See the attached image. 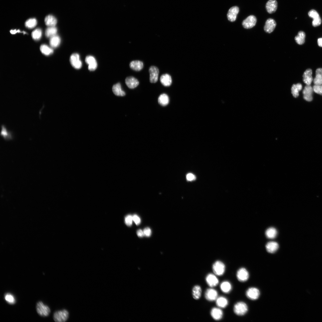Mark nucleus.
Listing matches in <instances>:
<instances>
[{"label": "nucleus", "mask_w": 322, "mask_h": 322, "mask_svg": "<svg viewBox=\"0 0 322 322\" xmlns=\"http://www.w3.org/2000/svg\"><path fill=\"white\" fill-rule=\"evenodd\" d=\"M69 61L71 64L76 69H80L82 67V62L80 60V56L77 54H74L70 57Z\"/></svg>", "instance_id": "423d86ee"}, {"label": "nucleus", "mask_w": 322, "mask_h": 322, "mask_svg": "<svg viewBox=\"0 0 322 322\" xmlns=\"http://www.w3.org/2000/svg\"><path fill=\"white\" fill-rule=\"evenodd\" d=\"M318 43L319 46L322 47V38H319L318 39Z\"/></svg>", "instance_id": "8fccbe9b"}, {"label": "nucleus", "mask_w": 322, "mask_h": 322, "mask_svg": "<svg viewBox=\"0 0 322 322\" xmlns=\"http://www.w3.org/2000/svg\"><path fill=\"white\" fill-rule=\"evenodd\" d=\"M218 294L216 290L213 289H207L205 293L206 299L210 302L216 300L218 298Z\"/></svg>", "instance_id": "9d476101"}, {"label": "nucleus", "mask_w": 322, "mask_h": 322, "mask_svg": "<svg viewBox=\"0 0 322 322\" xmlns=\"http://www.w3.org/2000/svg\"><path fill=\"white\" fill-rule=\"evenodd\" d=\"M1 135L5 140H9L14 138V135L12 131L9 130L5 125H1Z\"/></svg>", "instance_id": "9b49d317"}, {"label": "nucleus", "mask_w": 322, "mask_h": 322, "mask_svg": "<svg viewBox=\"0 0 322 322\" xmlns=\"http://www.w3.org/2000/svg\"><path fill=\"white\" fill-rule=\"evenodd\" d=\"M40 50L43 54L47 56L51 54L54 52L52 48L46 45H41L40 47Z\"/></svg>", "instance_id": "c9c22d12"}, {"label": "nucleus", "mask_w": 322, "mask_h": 322, "mask_svg": "<svg viewBox=\"0 0 322 322\" xmlns=\"http://www.w3.org/2000/svg\"><path fill=\"white\" fill-rule=\"evenodd\" d=\"M232 285L230 283L227 281L223 282L220 285V288L221 291L226 294L229 293L232 289Z\"/></svg>", "instance_id": "bb28decb"}, {"label": "nucleus", "mask_w": 322, "mask_h": 322, "mask_svg": "<svg viewBox=\"0 0 322 322\" xmlns=\"http://www.w3.org/2000/svg\"><path fill=\"white\" fill-rule=\"evenodd\" d=\"M137 234L138 236L140 237H142L145 235L144 232L141 229H139L137 231Z\"/></svg>", "instance_id": "de8ad7c7"}, {"label": "nucleus", "mask_w": 322, "mask_h": 322, "mask_svg": "<svg viewBox=\"0 0 322 322\" xmlns=\"http://www.w3.org/2000/svg\"><path fill=\"white\" fill-rule=\"evenodd\" d=\"M133 220L135 224L137 225L140 224L141 220L139 217L136 214H135L132 216Z\"/></svg>", "instance_id": "c03bdc74"}, {"label": "nucleus", "mask_w": 322, "mask_h": 322, "mask_svg": "<svg viewBox=\"0 0 322 322\" xmlns=\"http://www.w3.org/2000/svg\"><path fill=\"white\" fill-rule=\"evenodd\" d=\"M149 72L150 82L151 83L156 82L158 80L159 74L158 69L156 66H151L149 68Z\"/></svg>", "instance_id": "6e6552de"}, {"label": "nucleus", "mask_w": 322, "mask_h": 322, "mask_svg": "<svg viewBox=\"0 0 322 322\" xmlns=\"http://www.w3.org/2000/svg\"><path fill=\"white\" fill-rule=\"evenodd\" d=\"M202 289L199 285H195L192 289V296L193 298L196 300H198L200 298L202 294Z\"/></svg>", "instance_id": "393cba45"}, {"label": "nucleus", "mask_w": 322, "mask_h": 322, "mask_svg": "<svg viewBox=\"0 0 322 322\" xmlns=\"http://www.w3.org/2000/svg\"><path fill=\"white\" fill-rule=\"evenodd\" d=\"M312 74V70L310 69H307L304 73L303 81L307 85H310L313 80Z\"/></svg>", "instance_id": "6ab92c4d"}, {"label": "nucleus", "mask_w": 322, "mask_h": 322, "mask_svg": "<svg viewBox=\"0 0 322 322\" xmlns=\"http://www.w3.org/2000/svg\"><path fill=\"white\" fill-rule=\"evenodd\" d=\"M277 3L276 0H269L266 5V8L269 14L274 13L277 10Z\"/></svg>", "instance_id": "f3484780"}, {"label": "nucleus", "mask_w": 322, "mask_h": 322, "mask_svg": "<svg viewBox=\"0 0 322 322\" xmlns=\"http://www.w3.org/2000/svg\"><path fill=\"white\" fill-rule=\"evenodd\" d=\"M206 280L208 285L212 288L216 287L219 282V280L216 276L212 274H209L207 275Z\"/></svg>", "instance_id": "1a4fd4ad"}, {"label": "nucleus", "mask_w": 322, "mask_h": 322, "mask_svg": "<svg viewBox=\"0 0 322 322\" xmlns=\"http://www.w3.org/2000/svg\"><path fill=\"white\" fill-rule=\"evenodd\" d=\"M5 299L7 302L10 304H14L16 302V300L14 296L11 293H8L5 295Z\"/></svg>", "instance_id": "4c0bfd02"}, {"label": "nucleus", "mask_w": 322, "mask_h": 322, "mask_svg": "<svg viewBox=\"0 0 322 322\" xmlns=\"http://www.w3.org/2000/svg\"><path fill=\"white\" fill-rule=\"evenodd\" d=\"M313 89L315 93L322 96V85H315L313 87Z\"/></svg>", "instance_id": "79ce46f5"}, {"label": "nucleus", "mask_w": 322, "mask_h": 322, "mask_svg": "<svg viewBox=\"0 0 322 322\" xmlns=\"http://www.w3.org/2000/svg\"><path fill=\"white\" fill-rule=\"evenodd\" d=\"M112 90L114 94L117 96H123L125 95V93L122 90L120 83L114 85L113 86Z\"/></svg>", "instance_id": "a878e982"}, {"label": "nucleus", "mask_w": 322, "mask_h": 322, "mask_svg": "<svg viewBox=\"0 0 322 322\" xmlns=\"http://www.w3.org/2000/svg\"><path fill=\"white\" fill-rule=\"evenodd\" d=\"M42 31L39 28L34 30L32 33L31 35L33 39L35 41L40 40L42 35Z\"/></svg>", "instance_id": "e433bc0d"}, {"label": "nucleus", "mask_w": 322, "mask_h": 322, "mask_svg": "<svg viewBox=\"0 0 322 322\" xmlns=\"http://www.w3.org/2000/svg\"><path fill=\"white\" fill-rule=\"evenodd\" d=\"M133 221L132 216L131 215H128L127 216L125 219V223L128 226H130L132 225Z\"/></svg>", "instance_id": "a19ab883"}, {"label": "nucleus", "mask_w": 322, "mask_h": 322, "mask_svg": "<svg viewBox=\"0 0 322 322\" xmlns=\"http://www.w3.org/2000/svg\"><path fill=\"white\" fill-rule=\"evenodd\" d=\"M212 270L214 274L218 276H221L225 272L226 266L222 262L217 261L213 264Z\"/></svg>", "instance_id": "f257e3e1"}, {"label": "nucleus", "mask_w": 322, "mask_h": 322, "mask_svg": "<svg viewBox=\"0 0 322 322\" xmlns=\"http://www.w3.org/2000/svg\"><path fill=\"white\" fill-rule=\"evenodd\" d=\"M313 91V88L310 85L305 86L303 92L304 99L308 101H311L313 100L312 95Z\"/></svg>", "instance_id": "2eb2a0df"}, {"label": "nucleus", "mask_w": 322, "mask_h": 322, "mask_svg": "<svg viewBox=\"0 0 322 322\" xmlns=\"http://www.w3.org/2000/svg\"><path fill=\"white\" fill-rule=\"evenodd\" d=\"M266 237L268 239H273L275 238L277 235V232L276 229L270 227L268 229L265 233Z\"/></svg>", "instance_id": "c756f323"}, {"label": "nucleus", "mask_w": 322, "mask_h": 322, "mask_svg": "<svg viewBox=\"0 0 322 322\" xmlns=\"http://www.w3.org/2000/svg\"><path fill=\"white\" fill-rule=\"evenodd\" d=\"M36 309L38 313L42 316H47L49 315L50 313V309L49 308L42 302H39L38 303L36 306Z\"/></svg>", "instance_id": "20e7f679"}, {"label": "nucleus", "mask_w": 322, "mask_h": 322, "mask_svg": "<svg viewBox=\"0 0 322 322\" xmlns=\"http://www.w3.org/2000/svg\"><path fill=\"white\" fill-rule=\"evenodd\" d=\"M158 102L161 106H166L169 103V98L168 96L165 94L161 95L158 98Z\"/></svg>", "instance_id": "473e14b6"}, {"label": "nucleus", "mask_w": 322, "mask_h": 322, "mask_svg": "<svg viewBox=\"0 0 322 322\" xmlns=\"http://www.w3.org/2000/svg\"><path fill=\"white\" fill-rule=\"evenodd\" d=\"M144 234L147 237H149L150 236L151 234V229L148 227L145 228L144 231Z\"/></svg>", "instance_id": "a18cd8bd"}, {"label": "nucleus", "mask_w": 322, "mask_h": 322, "mask_svg": "<svg viewBox=\"0 0 322 322\" xmlns=\"http://www.w3.org/2000/svg\"><path fill=\"white\" fill-rule=\"evenodd\" d=\"M279 247L278 243L275 242L271 241L268 242L266 245L267 251L271 253H275Z\"/></svg>", "instance_id": "412c9836"}, {"label": "nucleus", "mask_w": 322, "mask_h": 322, "mask_svg": "<svg viewBox=\"0 0 322 322\" xmlns=\"http://www.w3.org/2000/svg\"><path fill=\"white\" fill-rule=\"evenodd\" d=\"M248 307L247 305L243 302H239L236 303L234 307V313L239 316L245 315L247 312Z\"/></svg>", "instance_id": "f03ea898"}, {"label": "nucleus", "mask_w": 322, "mask_h": 322, "mask_svg": "<svg viewBox=\"0 0 322 322\" xmlns=\"http://www.w3.org/2000/svg\"><path fill=\"white\" fill-rule=\"evenodd\" d=\"M305 33L302 31H300L298 33L297 36L295 37V39L297 43L299 45H301L305 43Z\"/></svg>", "instance_id": "72a5a7b5"}, {"label": "nucleus", "mask_w": 322, "mask_h": 322, "mask_svg": "<svg viewBox=\"0 0 322 322\" xmlns=\"http://www.w3.org/2000/svg\"><path fill=\"white\" fill-rule=\"evenodd\" d=\"M37 24V20L34 18H32L27 20L25 23V26L30 29L34 27Z\"/></svg>", "instance_id": "58836bf2"}, {"label": "nucleus", "mask_w": 322, "mask_h": 322, "mask_svg": "<svg viewBox=\"0 0 322 322\" xmlns=\"http://www.w3.org/2000/svg\"><path fill=\"white\" fill-rule=\"evenodd\" d=\"M321 23V20L320 17L313 20L312 25L314 27H317L320 25Z\"/></svg>", "instance_id": "37998d69"}, {"label": "nucleus", "mask_w": 322, "mask_h": 322, "mask_svg": "<svg viewBox=\"0 0 322 322\" xmlns=\"http://www.w3.org/2000/svg\"><path fill=\"white\" fill-rule=\"evenodd\" d=\"M237 277L238 280L240 282L247 281L249 277V274L247 270L244 268L239 269L237 273Z\"/></svg>", "instance_id": "f8f14e48"}, {"label": "nucleus", "mask_w": 322, "mask_h": 322, "mask_svg": "<svg viewBox=\"0 0 322 322\" xmlns=\"http://www.w3.org/2000/svg\"><path fill=\"white\" fill-rule=\"evenodd\" d=\"M50 38V44L52 48H56L59 45L61 39L58 35H56Z\"/></svg>", "instance_id": "7c9ffc66"}, {"label": "nucleus", "mask_w": 322, "mask_h": 322, "mask_svg": "<svg viewBox=\"0 0 322 322\" xmlns=\"http://www.w3.org/2000/svg\"><path fill=\"white\" fill-rule=\"evenodd\" d=\"M45 22L46 25L48 27H55L57 23L56 19L51 15L46 16L45 18Z\"/></svg>", "instance_id": "c85d7f7f"}, {"label": "nucleus", "mask_w": 322, "mask_h": 322, "mask_svg": "<svg viewBox=\"0 0 322 322\" xmlns=\"http://www.w3.org/2000/svg\"><path fill=\"white\" fill-rule=\"evenodd\" d=\"M239 11V8L237 7H234L231 8L229 10L227 14L228 20L232 22L235 21Z\"/></svg>", "instance_id": "4468645a"}, {"label": "nucleus", "mask_w": 322, "mask_h": 322, "mask_svg": "<svg viewBox=\"0 0 322 322\" xmlns=\"http://www.w3.org/2000/svg\"><path fill=\"white\" fill-rule=\"evenodd\" d=\"M210 314L213 318L216 321L221 320L223 316V312L220 308H213L211 311Z\"/></svg>", "instance_id": "ddd939ff"}, {"label": "nucleus", "mask_w": 322, "mask_h": 322, "mask_svg": "<svg viewBox=\"0 0 322 322\" xmlns=\"http://www.w3.org/2000/svg\"><path fill=\"white\" fill-rule=\"evenodd\" d=\"M260 294V292L258 289L255 288H251L247 291L246 295L248 299L255 300L259 298Z\"/></svg>", "instance_id": "0eeeda50"}, {"label": "nucleus", "mask_w": 322, "mask_h": 322, "mask_svg": "<svg viewBox=\"0 0 322 322\" xmlns=\"http://www.w3.org/2000/svg\"><path fill=\"white\" fill-rule=\"evenodd\" d=\"M257 21V18L255 16L250 15L243 21L242 25L245 28H251L255 26Z\"/></svg>", "instance_id": "39448f33"}, {"label": "nucleus", "mask_w": 322, "mask_h": 322, "mask_svg": "<svg viewBox=\"0 0 322 322\" xmlns=\"http://www.w3.org/2000/svg\"><path fill=\"white\" fill-rule=\"evenodd\" d=\"M69 316L68 311L64 310L55 312L54 315V319L57 322H64L67 320Z\"/></svg>", "instance_id": "7ed1b4c3"}, {"label": "nucleus", "mask_w": 322, "mask_h": 322, "mask_svg": "<svg viewBox=\"0 0 322 322\" xmlns=\"http://www.w3.org/2000/svg\"><path fill=\"white\" fill-rule=\"evenodd\" d=\"M57 30L55 27H49L46 30L45 34L46 37L48 38H51L56 35Z\"/></svg>", "instance_id": "2f4dec72"}, {"label": "nucleus", "mask_w": 322, "mask_h": 322, "mask_svg": "<svg viewBox=\"0 0 322 322\" xmlns=\"http://www.w3.org/2000/svg\"><path fill=\"white\" fill-rule=\"evenodd\" d=\"M316 76L313 82L315 85H322V68L317 69L316 71Z\"/></svg>", "instance_id": "b1692460"}, {"label": "nucleus", "mask_w": 322, "mask_h": 322, "mask_svg": "<svg viewBox=\"0 0 322 322\" xmlns=\"http://www.w3.org/2000/svg\"><path fill=\"white\" fill-rule=\"evenodd\" d=\"M187 178L188 181H192L195 179V177L193 174L189 173L187 175Z\"/></svg>", "instance_id": "49530a36"}, {"label": "nucleus", "mask_w": 322, "mask_h": 322, "mask_svg": "<svg viewBox=\"0 0 322 322\" xmlns=\"http://www.w3.org/2000/svg\"><path fill=\"white\" fill-rule=\"evenodd\" d=\"M276 26V23L274 20L268 19L266 22L264 30L266 32L271 33L274 30Z\"/></svg>", "instance_id": "dca6fc26"}, {"label": "nucleus", "mask_w": 322, "mask_h": 322, "mask_svg": "<svg viewBox=\"0 0 322 322\" xmlns=\"http://www.w3.org/2000/svg\"><path fill=\"white\" fill-rule=\"evenodd\" d=\"M20 32H21L19 30H11L10 31V33H12V34H16V33H20Z\"/></svg>", "instance_id": "09e8293b"}, {"label": "nucleus", "mask_w": 322, "mask_h": 322, "mask_svg": "<svg viewBox=\"0 0 322 322\" xmlns=\"http://www.w3.org/2000/svg\"><path fill=\"white\" fill-rule=\"evenodd\" d=\"M130 66L131 69L134 70L139 71L143 68L144 64L141 61L135 60L132 61L130 63Z\"/></svg>", "instance_id": "5701e85b"}, {"label": "nucleus", "mask_w": 322, "mask_h": 322, "mask_svg": "<svg viewBox=\"0 0 322 322\" xmlns=\"http://www.w3.org/2000/svg\"><path fill=\"white\" fill-rule=\"evenodd\" d=\"M302 88V85L300 83L293 85L292 88V93L295 98L299 96V92Z\"/></svg>", "instance_id": "f704fd0d"}, {"label": "nucleus", "mask_w": 322, "mask_h": 322, "mask_svg": "<svg viewBox=\"0 0 322 322\" xmlns=\"http://www.w3.org/2000/svg\"><path fill=\"white\" fill-rule=\"evenodd\" d=\"M86 62L88 64V69L90 71L95 70L97 67V64L95 59L92 56H88L85 59Z\"/></svg>", "instance_id": "a211bd4d"}, {"label": "nucleus", "mask_w": 322, "mask_h": 322, "mask_svg": "<svg viewBox=\"0 0 322 322\" xmlns=\"http://www.w3.org/2000/svg\"><path fill=\"white\" fill-rule=\"evenodd\" d=\"M125 82L127 86L130 89L134 88L139 84L138 80L132 77H127L125 80Z\"/></svg>", "instance_id": "aec40b11"}, {"label": "nucleus", "mask_w": 322, "mask_h": 322, "mask_svg": "<svg viewBox=\"0 0 322 322\" xmlns=\"http://www.w3.org/2000/svg\"><path fill=\"white\" fill-rule=\"evenodd\" d=\"M160 80L161 83L166 87L170 86L172 83L171 77L168 74L162 75L161 77Z\"/></svg>", "instance_id": "4be33fe9"}, {"label": "nucleus", "mask_w": 322, "mask_h": 322, "mask_svg": "<svg viewBox=\"0 0 322 322\" xmlns=\"http://www.w3.org/2000/svg\"><path fill=\"white\" fill-rule=\"evenodd\" d=\"M216 304L220 308H225L228 305V301L225 297H218L216 300Z\"/></svg>", "instance_id": "cd10ccee"}, {"label": "nucleus", "mask_w": 322, "mask_h": 322, "mask_svg": "<svg viewBox=\"0 0 322 322\" xmlns=\"http://www.w3.org/2000/svg\"><path fill=\"white\" fill-rule=\"evenodd\" d=\"M308 14L309 17L312 18L313 20L316 19L320 17L318 12L314 10H310Z\"/></svg>", "instance_id": "ea45409f"}]
</instances>
